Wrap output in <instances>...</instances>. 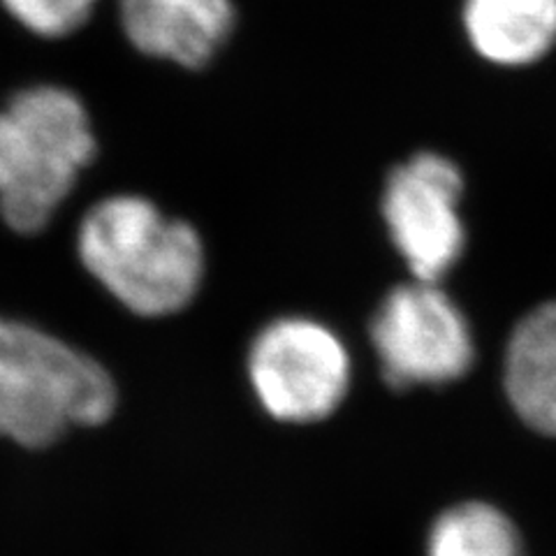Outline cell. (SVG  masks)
Listing matches in <instances>:
<instances>
[{
	"mask_svg": "<svg viewBox=\"0 0 556 556\" xmlns=\"http://www.w3.org/2000/svg\"><path fill=\"white\" fill-rule=\"evenodd\" d=\"M116 408L108 369L45 329L0 316V439L30 450L73 427L102 425Z\"/></svg>",
	"mask_w": 556,
	"mask_h": 556,
	"instance_id": "3",
	"label": "cell"
},
{
	"mask_svg": "<svg viewBox=\"0 0 556 556\" xmlns=\"http://www.w3.org/2000/svg\"><path fill=\"white\" fill-rule=\"evenodd\" d=\"M427 556H525L513 521L482 501L445 510L429 531Z\"/></svg>",
	"mask_w": 556,
	"mask_h": 556,
	"instance_id": "10",
	"label": "cell"
},
{
	"mask_svg": "<svg viewBox=\"0 0 556 556\" xmlns=\"http://www.w3.org/2000/svg\"><path fill=\"white\" fill-rule=\"evenodd\" d=\"M77 255L118 304L144 318L184 311L204 278L198 230L142 195L96 202L79 223Z\"/></svg>",
	"mask_w": 556,
	"mask_h": 556,
	"instance_id": "1",
	"label": "cell"
},
{
	"mask_svg": "<svg viewBox=\"0 0 556 556\" xmlns=\"http://www.w3.org/2000/svg\"><path fill=\"white\" fill-rule=\"evenodd\" d=\"M464 30L476 54L498 67H529L556 47V0H464Z\"/></svg>",
	"mask_w": 556,
	"mask_h": 556,
	"instance_id": "9",
	"label": "cell"
},
{
	"mask_svg": "<svg viewBox=\"0 0 556 556\" xmlns=\"http://www.w3.org/2000/svg\"><path fill=\"white\" fill-rule=\"evenodd\" d=\"M89 110L77 93L35 84L0 104V218L38 235L96 159Z\"/></svg>",
	"mask_w": 556,
	"mask_h": 556,
	"instance_id": "2",
	"label": "cell"
},
{
	"mask_svg": "<svg viewBox=\"0 0 556 556\" xmlns=\"http://www.w3.org/2000/svg\"><path fill=\"white\" fill-rule=\"evenodd\" d=\"M371 343L380 376L394 390L450 386L471 371L476 359L473 329L464 311L439 283L417 278L380 302Z\"/></svg>",
	"mask_w": 556,
	"mask_h": 556,
	"instance_id": "5",
	"label": "cell"
},
{
	"mask_svg": "<svg viewBox=\"0 0 556 556\" xmlns=\"http://www.w3.org/2000/svg\"><path fill=\"white\" fill-rule=\"evenodd\" d=\"M247 367L260 406L290 425L332 415L353 378L351 355L334 329L302 316L276 318L260 329Z\"/></svg>",
	"mask_w": 556,
	"mask_h": 556,
	"instance_id": "4",
	"label": "cell"
},
{
	"mask_svg": "<svg viewBox=\"0 0 556 556\" xmlns=\"http://www.w3.org/2000/svg\"><path fill=\"white\" fill-rule=\"evenodd\" d=\"M128 42L147 56L204 67L235 28L232 0H118Z\"/></svg>",
	"mask_w": 556,
	"mask_h": 556,
	"instance_id": "7",
	"label": "cell"
},
{
	"mask_svg": "<svg viewBox=\"0 0 556 556\" xmlns=\"http://www.w3.org/2000/svg\"><path fill=\"white\" fill-rule=\"evenodd\" d=\"M503 386L521 422L556 439V300L538 304L515 325Z\"/></svg>",
	"mask_w": 556,
	"mask_h": 556,
	"instance_id": "8",
	"label": "cell"
},
{
	"mask_svg": "<svg viewBox=\"0 0 556 556\" xmlns=\"http://www.w3.org/2000/svg\"><path fill=\"white\" fill-rule=\"evenodd\" d=\"M462 169L433 151L396 165L382 190V220L417 281L439 283L466 249Z\"/></svg>",
	"mask_w": 556,
	"mask_h": 556,
	"instance_id": "6",
	"label": "cell"
},
{
	"mask_svg": "<svg viewBox=\"0 0 556 556\" xmlns=\"http://www.w3.org/2000/svg\"><path fill=\"white\" fill-rule=\"evenodd\" d=\"M0 5L28 33L59 40L91 20L98 0H0Z\"/></svg>",
	"mask_w": 556,
	"mask_h": 556,
	"instance_id": "11",
	"label": "cell"
}]
</instances>
